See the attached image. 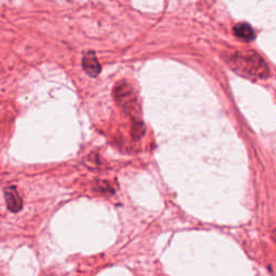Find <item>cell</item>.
Wrapping results in <instances>:
<instances>
[{"label": "cell", "instance_id": "obj_5", "mask_svg": "<svg viewBox=\"0 0 276 276\" xmlns=\"http://www.w3.org/2000/svg\"><path fill=\"white\" fill-rule=\"evenodd\" d=\"M234 35L244 41H252L255 38V32L253 27L247 23H239L233 28Z\"/></svg>", "mask_w": 276, "mask_h": 276}, {"label": "cell", "instance_id": "obj_8", "mask_svg": "<svg viewBox=\"0 0 276 276\" xmlns=\"http://www.w3.org/2000/svg\"><path fill=\"white\" fill-rule=\"evenodd\" d=\"M272 239L274 240V242H275V244H276V229L272 232Z\"/></svg>", "mask_w": 276, "mask_h": 276}, {"label": "cell", "instance_id": "obj_6", "mask_svg": "<svg viewBox=\"0 0 276 276\" xmlns=\"http://www.w3.org/2000/svg\"><path fill=\"white\" fill-rule=\"evenodd\" d=\"M94 189H95V191H98L102 193L113 192L112 191L113 189L111 188V186L107 182H103V180H97V182L95 183V185H94Z\"/></svg>", "mask_w": 276, "mask_h": 276}, {"label": "cell", "instance_id": "obj_2", "mask_svg": "<svg viewBox=\"0 0 276 276\" xmlns=\"http://www.w3.org/2000/svg\"><path fill=\"white\" fill-rule=\"evenodd\" d=\"M113 97H115L117 104L123 109V111L127 112L128 115L134 116L137 112L138 105L135 93L128 82L120 81L118 84H116L115 89H113Z\"/></svg>", "mask_w": 276, "mask_h": 276}, {"label": "cell", "instance_id": "obj_1", "mask_svg": "<svg viewBox=\"0 0 276 276\" xmlns=\"http://www.w3.org/2000/svg\"><path fill=\"white\" fill-rule=\"evenodd\" d=\"M231 62L235 70L246 77L264 78L269 74L268 65L254 51L237 52L233 55Z\"/></svg>", "mask_w": 276, "mask_h": 276}, {"label": "cell", "instance_id": "obj_3", "mask_svg": "<svg viewBox=\"0 0 276 276\" xmlns=\"http://www.w3.org/2000/svg\"><path fill=\"white\" fill-rule=\"evenodd\" d=\"M82 68L91 78H96L102 71V66L95 55V52L88 51L83 54Z\"/></svg>", "mask_w": 276, "mask_h": 276}, {"label": "cell", "instance_id": "obj_4", "mask_svg": "<svg viewBox=\"0 0 276 276\" xmlns=\"http://www.w3.org/2000/svg\"><path fill=\"white\" fill-rule=\"evenodd\" d=\"M4 195L6 199V204L7 208L10 211L11 213H18L22 211L23 208V199L18 194L17 190L15 187L10 186V187H6L4 189Z\"/></svg>", "mask_w": 276, "mask_h": 276}, {"label": "cell", "instance_id": "obj_7", "mask_svg": "<svg viewBox=\"0 0 276 276\" xmlns=\"http://www.w3.org/2000/svg\"><path fill=\"white\" fill-rule=\"evenodd\" d=\"M132 133H133V135H134V137H136V138L141 137L142 135L145 134L144 123H141L140 121H135L134 126H133V128H132Z\"/></svg>", "mask_w": 276, "mask_h": 276}]
</instances>
